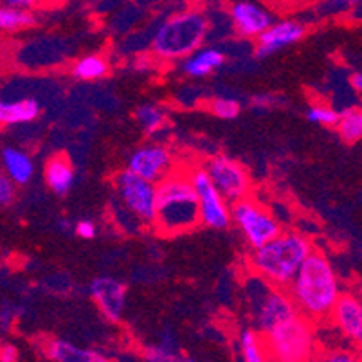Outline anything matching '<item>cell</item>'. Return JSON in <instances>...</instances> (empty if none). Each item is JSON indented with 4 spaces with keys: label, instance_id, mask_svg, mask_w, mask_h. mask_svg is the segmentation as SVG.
Listing matches in <instances>:
<instances>
[{
    "label": "cell",
    "instance_id": "10",
    "mask_svg": "<svg viewBox=\"0 0 362 362\" xmlns=\"http://www.w3.org/2000/svg\"><path fill=\"white\" fill-rule=\"evenodd\" d=\"M251 312L259 334L263 335L267 332H271L274 327H278L279 322L287 321L292 315L299 314L292 296L288 292H283V288L278 287H272L271 291L267 292L262 301Z\"/></svg>",
    "mask_w": 362,
    "mask_h": 362
},
{
    "label": "cell",
    "instance_id": "11",
    "mask_svg": "<svg viewBox=\"0 0 362 362\" xmlns=\"http://www.w3.org/2000/svg\"><path fill=\"white\" fill-rule=\"evenodd\" d=\"M88 292H90L92 301L96 303L98 310L107 321L119 322L123 319L128 294V288L123 281L110 276H100L92 279Z\"/></svg>",
    "mask_w": 362,
    "mask_h": 362
},
{
    "label": "cell",
    "instance_id": "21",
    "mask_svg": "<svg viewBox=\"0 0 362 362\" xmlns=\"http://www.w3.org/2000/svg\"><path fill=\"white\" fill-rule=\"evenodd\" d=\"M35 22V16L29 13V9L13 8V6L2 4V2H0V31H22V29L33 28Z\"/></svg>",
    "mask_w": 362,
    "mask_h": 362
},
{
    "label": "cell",
    "instance_id": "36",
    "mask_svg": "<svg viewBox=\"0 0 362 362\" xmlns=\"http://www.w3.org/2000/svg\"><path fill=\"white\" fill-rule=\"evenodd\" d=\"M350 83L354 87V90L357 92L358 96H362V72H355L350 76Z\"/></svg>",
    "mask_w": 362,
    "mask_h": 362
},
{
    "label": "cell",
    "instance_id": "17",
    "mask_svg": "<svg viewBox=\"0 0 362 362\" xmlns=\"http://www.w3.org/2000/svg\"><path fill=\"white\" fill-rule=\"evenodd\" d=\"M226 64V54L216 47H200L184 58L182 71L189 78H206Z\"/></svg>",
    "mask_w": 362,
    "mask_h": 362
},
{
    "label": "cell",
    "instance_id": "35",
    "mask_svg": "<svg viewBox=\"0 0 362 362\" xmlns=\"http://www.w3.org/2000/svg\"><path fill=\"white\" fill-rule=\"evenodd\" d=\"M4 4L13 6V8H22V9H29L38 2V0H2Z\"/></svg>",
    "mask_w": 362,
    "mask_h": 362
},
{
    "label": "cell",
    "instance_id": "8",
    "mask_svg": "<svg viewBox=\"0 0 362 362\" xmlns=\"http://www.w3.org/2000/svg\"><path fill=\"white\" fill-rule=\"evenodd\" d=\"M192 180L199 195L200 222L211 229H226L233 220L229 200L216 189L204 168H197L192 171Z\"/></svg>",
    "mask_w": 362,
    "mask_h": 362
},
{
    "label": "cell",
    "instance_id": "26",
    "mask_svg": "<svg viewBox=\"0 0 362 362\" xmlns=\"http://www.w3.org/2000/svg\"><path fill=\"white\" fill-rule=\"evenodd\" d=\"M144 358L151 362H175L182 361V355L179 354L175 337H164L163 341H160V344L148 346L146 350H144Z\"/></svg>",
    "mask_w": 362,
    "mask_h": 362
},
{
    "label": "cell",
    "instance_id": "37",
    "mask_svg": "<svg viewBox=\"0 0 362 362\" xmlns=\"http://www.w3.org/2000/svg\"><path fill=\"white\" fill-rule=\"evenodd\" d=\"M272 103V98L271 96H256L252 100V107L256 108H269Z\"/></svg>",
    "mask_w": 362,
    "mask_h": 362
},
{
    "label": "cell",
    "instance_id": "22",
    "mask_svg": "<svg viewBox=\"0 0 362 362\" xmlns=\"http://www.w3.org/2000/svg\"><path fill=\"white\" fill-rule=\"evenodd\" d=\"M108 72V62L98 54L83 56L80 60L72 65V76L76 80L81 81H92L101 80Z\"/></svg>",
    "mask_w": 362,
    "mask_h": 362
},
{
    "label": "cell",
    "instance_id": "13",
    "mask_svg": "<svg viewBox=\"0 0 362 362\" xmlns=\"http://www.w3.org/2000/svg\"><path fill=\"white\" fill-rule=\"evenodd\" d=\"M307 28L296 21H281L267 28L262 35L256 38V51L258 58H267V56L276 54L281 49L296 44L305 36Z\"/></svg>",
    "mask_w": 362,
    "mask_h": 362
},
{
    "label": "cell",
    "instance_id": "19",
    "mask_svg": "<svg viewBox=\"0 0 362 362\" xmlns=\"http://www.w3.org/2000/svg\"><path fill=\"white\" fill-rule=\"evenodd\" d=\"M45 182H47L49 189L56 195L64 197L71 192L72 184H74V168L64 153L51 157L47 160V164H45Z\"/></svg>",
    "mask_w": 362,
    "mask_h": 362
},
{
    "label": "cell",
    "instance_id": "20",
    "mask_svg": "<svg viewBox=\"0 0 362 362\" xmlns=\"http://www.w3.org/2000/svg\"><path fill=\"white\" fill-rule=\"evenodd\" d=\"M38 116H40V105L31 98L16 101L0 100V127L31 123Z\"/></svg>",
    "mask_w": 362,
    "mask_h": 362
},
{
    "label": "cell",
    "instance_id": "3",
    "mask_svg": "<svg viewBox=\"0 0 362 362\" xmlns=\"http://www.w3.org/2000/svg\"><path fill=\"white\" fill-rule=\"evenodd\" d=\"M310 252L312 245L305 236L298 233H279L262 247H256L251 265L256 274L265 278L272 287L287 288Z\"/></svg>",
    "mask_w": 362,
    "mask_h": 362
},
{
    "label": "cell",
    "instance_id": "32",
    "mask_svg": "<svg viewBox=\"0 0 362 362\" xmlns=\"http://www.w3.org/2000/svg\"><path fill=\"white\" fill-rule=\"evenodd\" d=\"M362 0H325V11L327 13H339L342 9H348L350 6L358 4Z\"/></svg>",
    "mask_w": 362,
    "mask_h": 362
},
{
    "label": "cell",
    "instance_id": "33",
    "mask_svg": "<svg viewBox=\"0 0 362 362\" xmlns=\"http://www.w3.org/2000/svg\"><path fill=\"white\" fill-rule=\"evenodd\" d=\"M13 319H15V310H13L11 305L6 303L4 307L0 308V328H2V330H9Z\"/></svg>",
    "mask_w": 362,
    "mask_h": 362
},
{
    "label": "cell",
    "instance_id": "24",
    "mask_svg": "<svg viewBox=\"0 0 362 362\" xmlns=\"http://www.w3.org/2000/svg\"><path fill=\"white\" fill-rule=\"evenodd\" d=\"M136 121L144 134L153 136L166 124V112L157 103H144L136 110Z\"/></svg>",
    "mask_w": 362,
    "mask_h": 362
},
{
    "label": "cell",
    "instance_id": "34",
    "mask_svg": "<svg viewBox=\"0 0 362 362\" xmlns=\"http://www.w3.org/2000/svg\"><path fill=\"white\" fill-rule=\"evenodd\" d=\"M325 358H327V361H330V362H354L357 357L346 354V351H335V355H327Z\"/></svg>",
    "mask_w": 362,
    "mask_h": 362
},
{
    "label": "cell",
    "instance_id": "27",
    "mask_svg": "<svg viewBox=\"0 0 362 362\" xmlns=\"http://www.w3.org/2000/svg\"><path fill=\"white\" fill-rule=\"evenodd\" d=\"M307 117L308 121L315 124H325V127H337L339 123V114L337 110H334L332 107L328 105H312L307 112Z\"/></svg>",
    "mask_w": 362,
    "mask_h": 362
},
{
    "label": "cell",
    "instance_id": "7",
    "mask_svg": "<svg viewBox=\"0 0 362 362\" xmlns=\"http://www.w3.org/2000/svg\"><path fill=\"white\" fill-rule=\"evenodd\" d=\"M231 218L252 249L262 247L281 233L278 220L265 207L247 197L233 204Z\"/></svg>",
    "mask_w": 362,
    "mask_h": 362
},
{
    "label": "cell",
    "instance_id": "12",
    "mask_svg": "<svg viewBox=\"0 0 362 362\" xmlns=\"http://www.w3.org/2000/svg\"><path fill=\"white\" fill-rule=\"evenodd\" d=\"M127 170L157 184L173 170L171 151L160 144H148V146L137 148L128 159Z\"/></svg>",
    "mask_w": 362,
    "mask_h": 362
},
{
    "label": "cell",
    "instance_id": "15",
    "mask_svg": "<svg viewBox=\"0 0 362 362\" xmlns=\"http://www.w3.org/2000/svg\"><path fill=\"white\" fill-rule=\"evenodd\" d=\"M335 327L346 335L348 339L362 344V303L355 296H339L332 310Z\"/></svg>",
    "mask_w": 362,
    "mask_h": 362
},
{
    "label": "cell",
    "instance_id": "5",
    "mask_svg": "<svg viewBox=\"0 0 362 362\" xmlns=\"http://www.w3.org/2000/svg\"><path fill=\"white\" fill-rule=\"evenodd\" d=\"M269 358L281 362H303L314 354V335L310 319L296 314L287 321L279 322L265 334Z\"/></svg>",
    "mask_w": 362,
    "mask_h": 362
},
{
    "label": "cell",
    "instance_id": "30",
    "mask_svg": "<svg viewBox=\"0 0 362 362\" xmlns=\"http://www.w3.org/2000/svg\"><path fill=\"white\" fill-rule=\"evenodd\" d=\"M74 233H76V236H78V238L92 240L98 233L96 223L90 222V220H80V222H76Z\"/></svg>",
    "mask_w": 362,
    "mask_h": 362
},
{
    "label": "cell",
    "instance_id": "1",
    "mask_svg": "<svg viewBox=\"0 0 362 362\" xmlns=\"http://www.w3.org/2000/svg\"><path fill=\"white\" fill-rule=\"evenodd\" d=\"M288 294L294 299L299 314L310 321H321L332 315L341 292L330 259L321 252L312 251L288 285Z\"/></svg>",
    "mask_w": 362,
    "mask_h": 362
},
{
    "label": "cell",
    "instance_id": "16",
    "mask_svg": "<svg viewBox=\"0 0 362 362\" xmlns=\"http://www.w3.org/2000/svg\"><path fill=\"white\" fill-rule=\"evenodd\" d=\"M45 357L54 362H107L101 351L87 350L72 344V342L64 341V339H51L45 344Z\"/></svg>",
    "mask_w": 362,
    "mask_h": 362
},
{
    "label": "cell",
    "instance_id": "31",
    "mask_svg": "<svg viewBox=\"0 0 362 362\" xmlns=\"http://www.w3.org/2000/svg\"><path fill=\"white\" fill-rule=\"evenodd\" d=\"M21 358V351L11 342L0 344V362H16Z\"/></svg>",
    "mask_w": 362,
    "mask_h": 362
},
{
    "label": "cell",
    "instance_id": "4",
    "mask_svg": "<svg viewBox=\"0 0 362 362\" xmlns=\"http://www.w3.org/2000/svg\"><path fill=\"white\" fill-rule=\"evenodd\" d=\"M209 33V22L197 9L175 13L157 28L151 38V51L159 60H184L202 47Z\"/></svg>",
    "mask_w": 362,
    "mask_h": 362
},
{
    "label": "cell",
    "instance_id": "25",
    "mask_svg": "<svg viewBox=\"0 0 362 362\" xmlns=\"http://www.w3.org/2000/svg\"><path fill=\"white\" fill-rule=\"evenodd\" d=\"M337 132L344 143H357L362 139V112L348 108L341 114L337 123Z\"/></svg>",
    "mask_w": 362,
    "mask_h": 362
},
{
    "label": "cell",
    "instance_id": "29",
    "mask_svg": "<svg viewBox=\"0 0 362 362\" xmlns=\"http://www.w3.org/2000/svg\"><path fill=\"white\" fill-rule=\"evenodd\" d=\"M16 184L11 177L0 168V207H8L15 200Z\"/></svg>",
    "mask_w": 362,
    "mask_h": 362
},
{
    "label": "cell",
    "instance_id": "39",
    "mask_svg": "<svg viewBox=\"0 0 362 362\" xmlns=\"http://www.w3.org/2000/svg\"><path fill=\"white\" fill-rule=\"evenodd\" d=\"M361 112H362V108H361Z\"/></svg>",
    "mask_w": 362,
    "mask_h": 362
},
{
    "label": "cell",
    "instance_id": "14",
    "mask_svg": "<svg viewBox=\"0 0 362 362\" xmlns=\"http://www.w3.org/2000/svg\"><path fill=\"white\" fill-rule=\"evenodd\" d=\"M231 21L235 31L243 38H258L267 28L274 24L271 13L259 8L255 2H247V0L233 4Z\"/></svg>",
    "mask_w": 362,
    "mask_h": 362
},
{
    "label": "cell",
    "instance_id": "28",
    "mask_svg": "<svg viewBox=\"0 0 362 362\" xmlns=\"http://www.w3.org/2000/svg\"><path fill=\"white\" fill-rule=\"evenodd\" d=\"M240 110H242L240 103L231 98H218L211 103V112L220 119H235L238 117Z\"/></svg>",
    "mask_w": 362,
    "mask_h": 362
},
{
    "label": "cell",
    "instance_id": "18",
    "mask_svg": "<svg viewBox=\"0 0 362 362\" xmlns=\"http://www.w3.org/2000/svg\"><path fill=\"white\" fill-rule=\"evenodd\" d=\"M0 160H2V170L11 177L16 186H24L35 175V163L28 151L21 150V148H4Z\"/></svg>",
    "mask_w": 362,
    "mask_h": 362
},
{
    "label": "cell",
    "instance_id": "38",
    "mask_svg": "<svg viewBox=\"0 0 362 362\" xmlns=\"http://www.w3.org/2000/svg\"><path fill=\"white\" fill-rule=\"evenodd\" d=\"M60 227H62V229H64V231H65V229H67V231H69V222H67V220H62Z\"/></svg>",
    "mask_w": 362,
    "mask_h": 362
},
{
    "label": "cell",
    "instance_id": "9",
    "mask_svg": "<svg viewBox=\"0 0 362 362\" xmlns=\"http://www.w3.org/2000/svg\"><path fill=\"white\" fill-rule=\"evenodd\" d=\"M204 170L207 171V175L213 180L216 189L229 200V204L238 202L249 195L251 179L238 160L226 156H216L207 160Z\"/></svg>",
    "mask_w": 362,
    "mask_h": 362
},
{
    "label": "cell",
    "instance_id": "2",
    "mask_svg": "<svg viewBox=\"0 0 362 362\" xmlns=\"http://www.w3.org/2000/svg\"><path fill=\"white\" fill-rule=\"evenodd\" d=\"M200 222L199 195L192 171L171 170L157 182L156 231L163 236H179L193 231Z\"/></svg>",
    "mask_w": 362,
    "mask_h": 362
},
{
    "label": "cell",
    "instance_id": "6",
    "mask_svg": "<svg viewBox=\"0 0 362 362\" xmlns=\"http://www.w3.org/2000/svg\"><path fill=\"white\" fill-rule=\"evenodd\" d=\"M117 199L127 215L139 226H153L157 216V184L124 170L114 179Z\"/></svg>",
    "mask_w": 362,
    "mask_h": 362
},
{
    "label": "cell",
    "instance_id": "23",
    "mask_svg": "<svg viewBox=\"0 0 362 362\" xmlns=\"http://www.w3.org/2000/svg\"><path fill=\"white\" fill-rule=\"evenodd\" d=\"M240 354L247 362H262L269 358L265 339H262L259 330H243L240 334Z\"/></svg>",
    "mask_w": 362,
    "mask_h": 362
}]
</instances>
